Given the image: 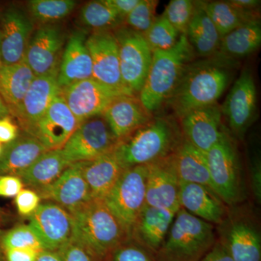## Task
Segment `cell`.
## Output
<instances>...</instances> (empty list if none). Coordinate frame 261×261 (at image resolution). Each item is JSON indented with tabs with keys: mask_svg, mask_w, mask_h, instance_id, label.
Segmentation results:
<instances>
[{
	"mask_svg": "<svg viewBox=\"0 0 261 261\" xmlns=\"http://www.w3.org/2000/svg\"><path fill=\"white\" fill-rule=\"evenodd\" d=\"M236 62L218 53L189 63L166 101L173 113L181 118L193 110L217 103L232 79Z\"/></svg>",
	"mask_w": 261,
	"mask_h": 261,
	"instance_id": "cell-1",
	"label": "cell"
},
{
	"mask_svg": "<svg viewBox=\"0 0 261 261\" xmlns=\"http://www.w3.org/2000/svg\"><path fill=\"white\" fill-rule=\"evenodd\" d=\"M183 140L181 128L174 120L156 117L118 140L113 152L126 169L169 157Z\"/></svg>",
	"mask_w": 261,
	"mask_h": 261,
	"instance_id": "cell-2",
	"label": "cell"
},
{
	"mask_svg": "<svg viewBox=\"0 0 261 261\" xmlns=\"http://www.w3.org/2000/svg\"><path fill=\"white\" fill-rule=\"evenodd\" d=\"M70 215L73 219L72 239L97 260H110L117 247L129 240L121 223L103 200H92Z\"/></svg>",
	"mask_w": 261,
	"mask_h": 261,
	"instance_id": "cell-3",
	"label": "cell"
},
{
	"mask_svg": "<svg viewBox=\"0 0 261 261\" xmlns=\"http://www.w3.org/2000/svg\"><path fill=\"white\" fill-rule=\"evenodd\" d=\"M195 53L186 35L166 51H152V59L145 84L140 92V102L152 114L166 102L181 78L185 67L195 61Z\"/></svg>",
	"mask_w": 261,
	"mask_h": 261,
	"instance_id": "cell-4",
	"label": "cell"
},
{
	"mask_svg": "<svg viewBox=\"0 0 261 261\" xmlns=\"http://www.w3.org/2000/svg\"><path fill=\"white\" fill-rule=\"evenodd\" d=\"M216 241L214 225L181 207L156 257L158 261H200Z\"/></svg>",
	"mask_w": 261,
	"mask_h": 261,
	"instance_id": "cell-5",
	"label": "cell"
},
{
	"mask_svg": "<svg viewBox=\"0 0 261 261\" xmlns=\"http://www.w3.org/2000/svg\"><path fill=\"white\" fill-rule=\"evenodd\" d=\"M147 165L126 168L103 199L130 239L132 228L146 204Z\"/></svg>",
	"mask_w": 261,
	"mask_h": 261,
	"instance_id": "cell-6",
	"label": "cell"
},
{
	"mask_svg": "<svg viewBox=\"0 0 261 261\" xmlns=\"http://www.w3.org/2000/svg\"><path fill=\"white\" fill-rule=\"evenodd\" d=\"M213 190L228 206L241 200L243 195L241 167L236 147L227 132L206 152Z\"/></svg>",
	"mask_w": 261,
	"mask_h": 261,
	"instance_id": "cell-7",
	"label": "cell"
},
{
	"mask_svg": "<svg viewBox=\"0 0 261 261\" xmlns=\"http://www.w3.org/2000/svg\"><path fill=\"white\" fill-rule=\"evenodd\" d=\"M118 44L122 81L134 94H140L152 59V51L143 34L126 27L113 31Z\"/></svg>",
	"mask_w": 261,
	"mask_h": 261,
	"instance_id": "cell-8",
	"label": "cell"
},
{
	"mask_svg": "<svg viewBox=\"0 0 261 261\" xmlns=\"http://www.w3.org/2000/svg\"><path fill=\"white\" fill-rule=\"evenodd\" d=\"M118 140L102 116L89 118L80 123L61 149L70 165L97 159L111 152Z\"/></svg>",
	"mask_w": 261,
	"mask_h": 261,
	"instance_id": "cell-9",
	"label": "cell"
},
{
	"mask_svg": "<svg viewBox=\"0 0 261 261\" xmlns=\"http://www.w3.org/2000/svg\"><path fill=\"white\" fill-rule=\"evenodd\" d=\"M221 110L231 133L243 140L257 113L256 86L249 68H245L235 81Z\"/></svg>",
	"mask_w": 261,
	"mask_h": 261,
	"instance_id": "cell-10",
	"label": "cell"
},
{
	"mask_svg": "<svg viewBox=\"0 0 261 261\" xmlns=\"http://www.w3.org/2000/svg\"><path fill=\"white\" fill-rule=\"evenodd\" d=\"M61 94L79 123L102 116L113 99L122 95H135L103 85L89 79L61 89Z\"/></svg>",
	"mask_w": 261,
	"mask_h": 261,
	"instance_id": "cell-11",
	"label": "cell"
},
{
	"mask_svg": "<svg viewBox=\"0 0 261 261\" xmlns=\"http://www.w3.org/2000/svg\"><path fill=\"white\" fill-rule=\"evenodd\" d=\"M219 226V240L227 247L233 260L260 261V230L250 216L233 211Z\"/></svg>",
	"mask_w": 261,
	"mask_h": 261,
	"instance_id": "cell-12",
	"label": "cell"
},
{
	"mask_svg": "<svg viewBox=\"0 0 261 261\" xmlns=\"http://www.w3.org/2000/svg\"><path fill=\"white\" fill-rule=\"evenodd\" d=\"M86 46L92 59V79L111 88L135 94L122 81L118 44L113 31L92 33L87 37Z\"/></svg>",
	"mask_w": 261,
	"mask_h": 261,
	"instance_id": "cell-13",
	"label": "cell"
},
{
	"mask_svg": "<svg viewBox=\"0 0 261 261\" xmlns=\"http://www.w3.org/2000/svg\"><path fill=\"white\" fill-rule=\"evenodd\" d=\"M64 40L57 24L43 25L32 33L24 61L35 76L58 75Z\"/></svg>",
	"mask_w": 261,
	"mask_h": 261,
	"instance_id": "cell-14",
	"label": "cell"
},
{
	"mask_svg": "<svg viewBox=\"0 0 261 261\" xmlns=\"http://www.w3.org/2000/svg\"><path fill=\"white\" fill-rule=\"evenodd\" d=\"M33 228L46 250L58 251L73 238V219L69 213L55 202L41 203L29 216Z\"/></svg>",
	"mask_w": 261,
	"mask_h": 261,
	"instance_id": "cell-15",
	"label": "cell"
},
{
	"mask_svg": "<svg viewBox=\"0 0 261 261\" xmlns=\"http://www.w3.org/2000/svg\"><path fill=\"white\" fill-rule=\"evenodd\" d=\"M79 125L80 123L60 94L28 135L37 139L48 150L60 149Z\"/></svg>",
	"mask_w": 261,
	"mask_h": 261,
	"instance_id": "cell-16",
	"label": "cell"
},
{
	"mask_svg": "<svg viewBox=\"0 0 261 261\" xmlns=\"http://www.w3.org/2000/svg\"><path fill=\"white\" fill-rule=\"evenodd\" d=\"M171 155L147 165L146 204L177 213L181 208L179 202L181 182Z\"/></svg>",
	"mask_w": 261,
	"mask_h": 261,
	"instance_id": "cell-17",
	"label": "cell"
},
{
	"mask_svg": "<svg viewBox=\"0 0 261 261\" xmlns=\"http://www.w3.org/2000/svg\"><path fill=\"white\" fill-rule=\"evenodd\" d=\"M221 118L222 113L217 103L187 113L180 118V128L184 138L206 153L226 132Z\"/></svg>",
	"mask_w": 261,
	"mask_h": 261,
	"instance_id": "cell-18",
	"label": "cell"
},
{
	"mask_svg": "<svg viewBox=\"0 0 261 261\" xmlns=\"http://www.w3.org/2000/svg\"><path fill=\"white\" fill-rule=\"evenodd\" d=\"M33 24L22 10L8 8L0 19V56L4 65L24 61L33 33Z\"/></svg>",
	"mask_w": 261,
	"mask_h": 261,
	"instance_id": "cell-19",
	"label": "cell"
},
{
	"mask_svg": "<svg viewBox=\"0 0 261 261\" xmlns=\"http://www.w3.org/2000/svg\"><path fill=\"white\" fill-rule=\"evenodd\" d=\"M84 162L70 165L41 198L51 200L71 214L93 200L83 173Z\"/></svg>",
	"mask_w": 261,
	"mask_h": 261,
	"instance_id": "cell-20",
	"label": "cell"
},
{
	"mask_svg": "<svg viewBox=\"0 0 261 261\" xmlns=\"http://www.w3.org/2000/svg\"><path fill=\"white\" fill-rule=\"evenodd\" d=\"M87 39L85 30H75L68 38L58 70V83L61 89L92 79V59L86 46Z\"/></svg>",
	"mask_w": 261,
	"mask_h": 261,
	"instance_id": "cell-21",
	"label": "cell"
},
{
	"mask_svg": "<svg viewBox=\"0 0 261 261\" xmlns=\"http://www.w3.org/2000/svg\"><path fill=\"white\" fill-rule=\"evenodd\" d=\"M136 95H122L113 99L102 116L117 140H120L147 124L154 118Z\"/></svg>",
	"mask_w": 261,
	"mask_h": 261,
	"instance_id": "cell-22",
	"label": "cell"
},
{
	"mask_svg": "<svg viewBox=\"0 0 261 261\" xmlns=\"http://www.w3.org/2000/svg\"><path fill=\"white\" fill-rule=\"evenodd\" d=\"M61 92L58 75L35 76L15 116L25 133L28 134L42 118L53 99Z\"/></svg>",
	"mask_w": 261,
	"mask_h": 261,
	"instance_id": "cell-23",
	"label": "cell"
},
{
	"mask_svg": "<svg viewBox=\"0 0 261 261\" xmlns=\"http://www.w3.org/2000/svg\"><path fill=\"white\" fill-rule=\"evenodd\" d=\"M176 214L145 204L136 220L130 240L156 255L166 240Z\"/></svg>",
	"mask_w": 261,
	"mask_h": 261,
	"instance_id": "cell-24",
	"label": "cell"
},
{
	"mask_svg": "<svg viewBox=\"0 0 261 261\" xmlns=\"http://www.w3.org/2000/svg\"><path fill=\"white\" fill-rule=\"evenodd\" d=\"M182 208L211 224H220L227 216L226 204L211 189L194 183L180 184Z\"/></svg>",
	"mask_w": 261,
	"mask_h": 261,
	"instance_id": "cell-25",
	"label": "cell"
},
{
	"mask_svg": "<svg viewBox=\"0 0 261 261\" xmlns=\"http://www.w3.org/2000/svg\"><path fill=\"white\" fill-rule=\"evenodd\" d=\"M171 157L180 182L197 184L214 191L205 152L184 138Z\"/></svg>",
	"mask_w": 261,
	"mask_h": 261,
	"instance_id": "cell-26",
	"label": "cell"
},
{
	"mask_svg": "<svg viewBox=\"0 0 261 261\" xmlns=\"http://www.w3.org/2000/svg\"><path fill=\"white\" fill-rule=\"evenodd\" d=\"M70 166L61 149H51L38 158L27 170L18 175L23 185L40 195L60 177Z\"/></svg>",
	"mask_w": 261,
	"mask_h": 261,
	"instance_id": "cell-27",
	"label": "cell"
},
{
	"mask_svg": "<svg viewBox=\"0 0 261 261\" xmlns=\"http://www.w3.org/2000/svg\"><path fill=\"white\" fill-rule=\"evenodd\" d=\"M48 149L37 139L27 134L3 145L0 155V176H18Z\"/></svg>",
	"mask_w": 261,
	"mask_h": 261,
	"instance_id": "cell-28",
	"label": "cell"
},
{
	"mask_svg": "<svg viewBox=\"0 0 261 261\" xmlns=\"http://www.w3.org/2000/svg\"><path fill=\"white\" fill-rule=\"evenodd\" d=\"M124 170L113 150L92 161L84 162V176L92 199L102 200Z\"/></svg>",
	"mask_w": 261,
	"mask_h": 261,
	"instance_id": "cell-29",
	"label": "cell"
},
{
	"mask_svg": "<svg viewBox=\"0 0 261 261\" xmlns=\"http://www.w3.org/2000/svg\"><path fill=\"white\" fill-rule=\"evenodd\" d=\"M34 78L35 75L25 61L14 65L2 66L0 95L13 116H16Z\"/></svg>",
	"mask_w": 261,
	"mask_h": 261,
	"instance_id": "cell-30",
	"label": "cell"
},
{
	"mask_svg": "<svg viewBox=\"0 0 261 261\" xmlns=\"http://www.w3.org/2000/svg\"><path fill=\"white\" fill-rule=\"evenodd\" d=\"M195 8L186 35L195 55L208 58L218 54L221 38L207 15L202 2H195Z\"/></svg>",
	"mask_w": 261,
	"mask_h": 261,
	"instance_id": "cell-31",
	"label": "cell"
},
{
	"mask_svg": "<svg viewBox=\"0 0 261 261\" xmlns=\"http://www.w3.org/2000/svg\"><path fill=\"white\" fill-rule=\"evenodd\" d=\"M261 44V23L258 18L245 22L221 38L219 54L237 61L255 53Z\"/></svg>",
	"mask_w": 261,
	"mask_h": 261,
	"instance_id": "cell-32",
	"label": "cell"
},
{
	"mask_svg": "<svg viewBox=\"0 0 261 261\" xmlns=\"http://www.w3.org/2000/svg\"><path fill=\"white\" fill-rule=\"evenodd\" d=\"M201 2L221 38L245 22L258 18L253 13L242 11L228 1Z\"/></svg>",
	"mask_w": 261,
	"mask_h": 261,
	"instance_id": "cell-33",
	"label": "cell"
},
{
	"mask_svg": "<svg viewBox=\"0 0 261 261\" xmlns=\"http://www.w3.org/2000/svg\"><path fill=\"white\" fill-rule=\"evenodd\" d=\"M80 18L85 27L99 31H113L121 27L124 19L101 1L89 2L81 9Z\"/></svg>",
	"mask_w": 261,
	"mask_h": 261,
	"instance_id": "cell-34",
	"label": "cell"
},
{
	"mask_svg": "<svg viewBox=\"0 0 261 261\" xmlns=\"http://www.w3.org/2000/svg\"><path fill=\"white\" fill-rule=\"evenodd\" d=\"M76 2L73 0H31L28 9L33 18L43 25L56 24L73 11Z\"/></svg>",
	"mask_w": 261,
	"mask_h": 261,
	"instance_id": "cell-35",
	"label": "cell"
},
{
	"mask_svg": "<svg viewBox=\"0 0 261 261\" xmlns=\"http://www.w3.org/2000/svg\"><path fill=\"white\" fill-rule=\"evenodd\" d=\"M143 36L151 50L154 51L171 49L178 42L180 34L163 15H161L157 16Z\"/></svg>",
	"mask_w": 261,
	"mask_h": 261,
	"instance_id": "cell-36",
	"label": "cell"
},
{
	"mask_svg": "<svg viewBox=\"0 0 261 261\" xmlns=\"http://www.w3.org/2000/svg\"><path fill=\"white\" fill-rule=\"evenodd\" d=\"M1 243L7 249L31 248L43 251L45 247L29 225L15 226L2 236Z\"/></svg>",
	"mask_w": 261,
	"mask_h": 261,
	"instance_id": "cell-37",
	"label": "cell"
},
{
	"mask_svg": "<svg viewBox=\"0 0 261 261\" xmlns=\"http://www.w3.org/2000/svg\"><path fill=\"white\" fill-rule=\"evenodd\" d=\"M159 3L157 0H140L125 18L126 27L140 34H145L157 18L155 12Z\"/></svg>",
	"mask_w": 261,
	"mask_h": 261,
	"instance_id": "cell-38",
	"label": "cell"
},
{
	"mask_svg": "<svg viewBox=\"0 0 261 261\" xmlns=\"http://www.w3.org/2000/svg\"><path fill=\"white\" fill-rule=\"evenodd\" d=\"M195 2L190 0H171L162 15L179 33L185 34L195 12Z\"/></svg>",
	"mask_w": 261,
	"mask_h": 261,
	"instance_id": "cell-39",
	"label": "cell"
},
{
	"mask_svg": "<svg viewBox=\"0 0 261 261\" xmlns=\"http://www.w3.org/2000/svg\"><path fill=\"white\" fill-rule=\"evenodd\" d=\"M111 261H158L155 254L135 240H128L119 245L111 257Z\"/></svg>",
	"mask_w": 261,
	"mask_h": 261,
	"instance_id": "cell-40",
	"label": "cell"
},
{
	"mask_svg": "<svg viewBox=\"0 0 261 261\" xmlns=\"http://www.w3.org/2000/svg\"><path fill=\"white\" fill-rule=\"evenodd\" d=\"M39 194L30 189H23L15 197V203L18 214L23 216H32L40 205Z\"/></svg>",
	"mask_w": 261,
	"mask_h": 261,
	"instance_id": "cell-41",
	"label": "cell"
},
{
	"mask_svg": "<svg viewBox=\"0 0 261 261\" xmlns=\"http://www.w3.org/2000/svg\"><path fill=\"white\" fill-rule=\"evenodd\" d=\"M63 261H100L92 256L73 239L58 250Z\"/></svg>",
	"mask_w": 261,
	"mask_h": 261,
	"instance_id": "cell-42",
	"label": "cell"
},
{
	"mask_svg": "<svg viewBox=\"0 0 261 261\" xmlns=\"http://www.w3.org/2000/svg\"><path fill=\"white\" fill-rule=\"evenodd\" d=\"M23 183L20 178L13 175L0 176V197H15L23 189Z\"/></svg>",
	"mask_w": 261,
	"mask_h": 261,
	"instance_id": "cell-43",
	"label": "cell"
},
{
	"mask_svg": "<svg viewBox=\"0 0 261 261\" xmlns=\"http://www.w3.org/2000/svg\"><path fill=\"white\" fill-rule=\"evenodd\" d=\"M18 137V128L9 116L0 119V143L9 144Z\"/></svg>",
	"mask_w": 261,
	"mask_h": 261,
	"instance_id": "cell-44",
	"label": "cell"
},
{
	"mask_svg": "<svg viewBox=\"0 0 261 261\" xmlns=\"http://www.w3.org/2000/svg\"><path fill=\"white\" fill-rule=\"evenodd\" d=\"M250 184L252 191L257 203L261 201V164L260 160L257 157L253 158L250 164Z\"/></svg>",
	"mask_w": 261,
	"mask_h": 261,
	"instance_id": "cell-45",
	"label": "cell"
},
{
	"mask_svg": "<svg viewBox=\"0 0 261 261\" xmlns=\"http://www.w3.org/2000/svg\"><path fill=\"white\" fill-rule=\"evenodd\" d=\"M200 261H234L231 253L221 240H216Z\"/></svg>",
	"mask_w": 261,
	"mask_h": 261,
	"instance_id": "cell-46",
	"label": "cell"
},
{
	"mask_svg": "<svg viewBox=\"0 0 261 261\" xmlns=\"http://www.w3.org/2000/svg\"><path fill=\"white\" fill-rule=\"evenodd\" d=\"M40 252L31 248L5 250L6 261H36Z\"/></svg>",
	"mask_w": 261,
	"mask_h": 261,
	"instance_id": "cell-47",
	"label": "cell"
},
{
	"mask_svg": "<svg viewBox=\"0 0 261 261\" xmlns=\"http://www.w3.org/2000/svg\"><path fill=\"white\" fill-rule=\"evenodd\" d=\"M140 0H102L103 3L116 11L125 20Z\"/></svg>",
	"mask_w": 261,
	"mask_h": 261,
	"instance_id": "cell-48",
	"label": "cell"
},
{
	"mask_svg": "<svg viewBox=\"0 0 261 261\" xmlns=\"http://www.w3.org/2000/svg\"><path fill=\"white\" fill-rule=\"evenodd\" d=\"M228 2L242 11L253 14L254 10L260 5V1L258 0H230Z\"/></svg>",
	"mask_w": 261,
	"mask_h": 261,
	"instance_id": "cell-49",
	"label": "cell"
},
{
	"mask_svg": "<svg viewBox=\"0 0 261 261\" xmlns=\"http://www.w3.org/2000/svg\"><path fill=\"white\" fill-rule=\"evenodd\" d=\"M36 261H63L58 251L43 250L38 255Z\"/></svg>",
	"mask_w": 261,
	"mask_h": 261,
	"instance_id": "cell-50",
	"label": "cell"
},
{
	"mask_svg": "<svg viewBox=\"0 0 261 261\" xmlns=\"http://www.w3.org/2000/svg\"><path fill=\"white\" fill-rule=\"evenodd\" d=\"M10 113L9 109L5 104L4 99L0 95V119L4 117L9 116Z\"/></svg>",
	"mask_w": 261,
	"mask_h": 261,
	"instance_id": "cell-51",
	"label": "cell"
},
{
	"mask_svg": "<svg viewBox=\"0 0 261 261\" xmlns=\"http://www.w3.org/2000/svg\"><path fill=\"white\" fill-rule=\"evenodd\" d=\"M3 144L0 143V155H1L2 152H3Z\"/></svg>",
	"mask_w": 261,
	"mask_h": 261,
	"instance_id": "cell-52",
	"label": "cell"
},
{
	"mask_svg": "<svg viewBox=\"0 0 261 261\" xmlns=\"http://www.w3.org/2000/svg\"><path fill=\"white\" fill-rule=\"evenodd\" d=\"M2 66H3V63H2L1 56H0V69H1Z\"/></svg>",
	"mask_w": 261,
	"mask_h": 261,
	"instance_id": "cell-53",
	"label": "cell"
},
{
	"mask_svg": "<svg viewBox=\"0 0 261 261\" xmlns=\"http://www.w3.org/2000/svg\"><path fill=\"white\" fill-rule=\"evenodd\" d=\"M107 261H111V259H110V260H107Z\"/></svg>",
	"mask_w": 261,
	"mask_h": 261,
	"instance_id": "cell-54",
	"label": "cell"
}]
</instances>
